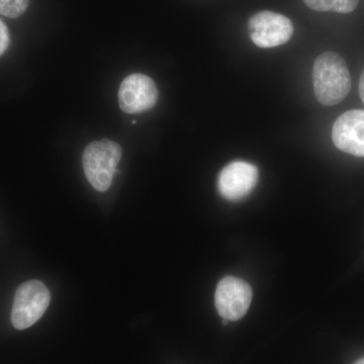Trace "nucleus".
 Returning <instances> with one entry per match:
<instances>
[{"label":"nucleus","mask_w":364,"mask_h":364,"mask_svg":"<svg viewBox=\"0 0 364 364\" xmlns=\"http://www.w3.org/2000/svg\"><path fill=\"white\" fill-rule=\"evenodd\" d=\"M316 98L326 107L338 105L351 88L350 73L346 62L334 52H326L316 59L313 68Z\"/></svg>","instance_id":"obj_1"},{"label":"nucleus","mask_w":364,"mask_h":364,"mask_svg":"<svg viewBox=\"0 0 364 364\" xmlns=\"http://www.w3.org/2000/svg\"><path fill=\"white\" fill-rule=\"evenodd\" d=\"M252 301V289L247 282L237 277H227L218 284L215 304L218 313L228 321L240 320Z\"/></svg>","instance_id":"obj_5"},{"label":"nucleus","mask_w":364,"mask_h":364,"mask_svg":"<svg viewBox=\"0 0 364 364\" xmlns=\"http://www.w3.org/2000/svg\"><path fill=\"white\" fill-rule=\"evenodd\" d=\"M359 95L364 104V71L361 74L360 81H359Z\"/></svg>","instance_id":"obj_12"},{"label":"nucleus","mask_w":364,"mask_h":364,"mask_svg":"<svg viewBox=\"0 0 364 364\" xmlns=\"http://www.w3.org/2000/svg\"><path fill=\"white\" fill-rule=\"evenodd\" d=\"M332 140L339 150L364 157V111L344 112L333 126Z\"/></svg>","instance_id":"obj_8"},{"label":"nucleus","mask_w":364,"mask_h":364,"mask_svg":"<svg viewBox=\"0 0 364 364\" xmlns=\"http://www.w3.org/2000/svg\"><path fill=\"white\" fill-rule=\"evenodd\" d=\"M248 28L254 44L264 49L286 44L294 33L291 20L272 11L254 14L249 21Z\"/></svg>","instance_id":"obj_4"},{"label":"nucleus","mask_w":364,"mask_h":364,"mask_svg":"<svg viewBox=\"0 0 364 364\" xmlns=\"http://www.w3.org/2000/svg\"><path fill=\"white\" fill-rule=\"evenodd\" d=\"M9 42H11V37H9V28L4 21L0 20V56L6 52Z\"/></svg>","instance_id":"obj_11"},{"label":"nucleus","mask_w":364,"mask_h":364,"mask_svg":"<svg viewBox=\"0 0 364 364\" xmlns=\"http://www.w3.org/2000/svg\"><path fill=\"white\" fill-rule=\"evenodd\" d=\"M121 159V146L114 141L105 139L86 146L82 165L86 178L93 188L100 193L109 188Z\"/></svg>","instance_id":"obj_2"},{"label":"nucleus","mask_w":364,"mask_h":364,"mask_svg":"<svg viewBox=\"0 0 364 364\" xmlns=\"http://www.w3.org/2000/svg\"><path fill=\"white\" fill-rule=\"evenodd\" d=\"M30 0H0V14L16 18L26 13Z\"/></svg>","instance_id":"obj_10"},{"label":"nucleus","mask_w":364,"mask_h":364,"mask_svg":"<svg viewBox=\"0 0 364 364\" xmlns=\"http://www.w3.org/2000/svg\"><path fill=\"white\" fill-rule=\"evenodd\" d=\"M50 291L39 280L21 284L14 296L11 323L18 330H25L42 318L50 304Z\"/></svg>","instance_id":"obj_3"},{"label":"nucleus","mask_w":364,"mask_h":364,"mask_svg":"<svg viewBox=\"0 0 364 364\" xmlns=\"http://www.w3.org/2000/svg\"><path fill=\"white\" fill-rule=\"evenodd\" d=\"M354 364H364V358L360 359V360H358V363Z\"/></svg>","instance_id":"obj_13"},{"label":"nucleus","mask_w":364,"mask_h":364,"mask_svg":"<svg viewBox=\"0 0 364 364\" xmlns=\"http://www.w3.org/2000/svg\"><path fill=\"white\" fill-rule=\"evenodd\" d=\"M258 182V169L245 161L227 165L218 178V189L228 200H240L252 193Z\"/></svg>","instance_id":"obj_7"},{"label":"nucleus","mask_w":364,"mask_h":364,"mask_svg":"<svg viewBox=\"0 0 364 364\" xmlns=\"http://www.w3.org/2000/svg\"><path fill=\"white\" fill-rule=\"evenodd\" d=\"M157 100V86L153 79L145 74H131L119 86V107L127 114L149 111L156 105Z\"/></svg>","instance_id":"obj_6"},{"label":"nucleus","mask_w":364,"mask_h":364,"mask_svg":"<svg viewBox=\"0 0 364 364\" xmlns=\"http://www.w3.org/2000/svg\"><path fill=\"white\" fill-rule=\"evenodd\" d=\"M304 2L314 11L349 14L358 7L359 0H304Z\"/></svg>","instance_id":"obj_9"}]
</instances>
